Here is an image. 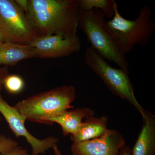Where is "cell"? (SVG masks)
Returning <instances> with one entry per match:
<instances>
[{"mask_svg":"<svg viewBox=\"0 0 155 155\" xmlns=\"http://www.w3.org/2000/svg\"><path fill=\"white\" fill-rule=\"evenodd\" d=\"M78 0H29L26 14L39 36L77 35Z\"/></svg>","mask_w":155,"mask_h":155,"instance_id":"6da1fadb","label":"cell"},{"mask_svg":"<svg viewBox=\"0 0 155 155\" xmlns=\"http://www.w3.org/2000/svg\"><path fill=\"white\" fill-rule=\"evenodd\" d=\"M78 26L86 35L91 47L106 60L113 62L129 73L128 63L116 37L108 28L101 11H78Z\"/></svg>","mask_w":155,"mask_h":155,"instance_id":"7a4b0ae2","label":"cell"},{"mask_svg":"<svg viewBox=\"0 0 155 155\" xmlns=\"http://www.w3.org/2000/svg\"><path fill=\"white\" fill-rule=\"evenodd\" d=\"M76 90L63 85L19 101L14 106L26 120L45 124V120L74 108Z\"/></svg>","mask_w":155,"mask_h":155,"instance_id":"3957f363","label":"cell"},{"mask_svg":"<svg viewBox=\"0 0 155 155\" xmlns=\"http://www.w3.org/2000/svg\"><path fill=\"white\" fill-rule=\"evenodd\" d=\"M114 17L107 21L108 28L117 40L125 54L130 52L136 45L145 46L155 30L149 6L140 10L138 17L134 20L124 18L115 4Z\"/></svg>","mask_w":155,"mask_h":155,"instance_id":"277c9868","label":"cell"},{"mask_svg":"<svg viewBox=\"0 0 155 155\" xmlns=\"http://www.w3.org/2000/svg\"><path fill=\"white\" fill-rule=\"evenodd\" d=\"M85 64L103 80L110 91L116 96L127 101L144 118L146 111L141 107L134 94V88L128 74L119 68L111 66L91 47L87 49L84 55Z\"/></svg>","mask_w":155,"mask_h":155,"instance_id":"5b68a950","label":"cell"},{"mask_svg":"<svg viewBox=\"0 0 155 155\" xmlns=\"http://www.w3.org/2000/svg\"><path fill=\"white\" fill-rule=\"evenodd\" d=\"M39 36L14 0H0V38L3 43L30 45Z\"/></svg>","mask_w":155,"mask_h":155,"instance_id":"8992f818","label":"cell"},{"mask_svg":"<svg viewBox=\"0 0 155 155\" xmlns=\"http://www.w3.org/2000/svg\"><path fill=\"white\" fill-rule=\"evenodd\" d=\"M0 113L4 117L9 127L16 137H23L31 147V155L43 154L53 149L59 142V139L54 136L40 139L34 136L25 126L26 119L14 106H11L3 98L0 93Z\"/></svg>","mask_w":155,"mask_h":155,"instance_id":"52a82bcc","label":"cell"},{"mask_svg":"<svg viewBox=\"0 0 155 155\" xmlns=\"http://www.w3.org/2000/svg\"><path fill=\"white\" fill-rule=\"evenodd\" d=\"M34 58H57L67 57L80 51L81 43L77 35L63 37L58 35L39 36L30 45Z\"/></svg>","mask_w":155,"mask_h":155,"instance_id":"ba28073f","label":"cell"},{"mask_svg":"<svg viewBox=\"0 0 155 155\" xmlns=\"http://www.w3.org/2000/svg\"><path fill=\"white\" fill-rule=\"evenodd\" d=\"M125 145L122 134L118 130L108 129L99 138L72 143L71 152L72 155H119Z\"/></svg>","mask_w":155,"mask_h":155,"instance_id":"9c48e42d","label":"cell"},{"mask_svg":"<svg viewBox=\"0 0 155 155\" xmlns=\"http://www.w3.org/2000/svg\"><path fill=\"white\" fill-rule=\"evenodd\" d=\"M94 111L90 108H77L48 118L45 122V125L57 123L61 125L63 134L65 137L75 134L79 129L83 119L94 116Z\"/></svg>","mask_w":155,"mask_h":155,"instance_id":"30bf717a","label":"cell"},{"mask_svg":"<svg viewBox=\"0 0 155 155\" xmlns=\"http://www.w3.org/2000/svg\"><path fill=\"white\" fill-rule=\"evenodd\" d=\"M143 124L133 148L132 155H155V116L146 111Z\"/></svg>","mask_w":155,"mask_h":155,"instance_id":"8fae6325","label":"cell"},{"mask_svg":"<svg viewBox=\"0 0 155 155\" xmlns=\"http://www.w3.org/2000/svg\"><path fill=\"white\" fill-rule=\"evenodd\" d=\"M108 118L106 116H94L85 119L75 134L70 135L73 143L90 140L102 136L107 132Z\"/></svg>","mask_w":155,"mask_h":155,"instance_id":"7c38bea8","label":"cell"},{"mask_svg":"<svg viewBox=\"0 0 155 155\" xmlns=\"http://www.w3.org/2000/svg\"><path fill=\"white\" fill-rule=\"evenodd\" d=\"M34 58L30 45L3 42L0 44V66H15L20 61Z\"/></svg>","mask_w":155,"mask_h":155,"instance_id":"4fadbf2b","label":"cell"},{"mask_svg":"<svg viewBox=\"0 0 155 155\" xmlns=\"http://www.w3.org/2000/svg\"><path fill=\"white\" fill-rule=\"evenodd\" d=\"M116 3L114 0H78V9L81 11L100 10L105 18L110 20L114 17Z\"/></svg>","mask_w":155,"mask_h":155,"instance_id":"5bb4252c","label":"cell"},{"mask_svg":"<svg viewBox=\"0 0 155 155\" xmlns=\"http://www.w3.org/2000/svg\"><path fill=\"white\" fill-rule=\"evenodd\" d=\"M3 86L11 94H17L23 90L25 81L21 76L16 74H9L4 81Z\"/></svg>","mask_w":155,"mask_h":155,"instance_id":"9a60e30c","label":"cell"},{"mask_svg":"<svg viewBox=\"0 0 155 155\" xmlns=\"http://www.w3.org/2000/svg\"><path fill=\"white\" fill-rule=\"evenodd\" d=\"M19 147L16 140L5 134H0V153H5L13 150Z\"/></svg>","mask_w":155,"mask_h":155,"instance_id":"2e32d148","label":"cell"},{"mask_svg":"<svg viewBox=\"0 0 155 155\" xmlns=\"http://www.w3.org/2000/svg\"><path fill=\"white\" fill-rule=\"evenodd\" d=\"M10 74L8 67H0V93L2 89L3 83L6 77Z\"/></svg>","mask_w":155,"mask_h":155,"instance_id":"e0dca14e","label":"cell"},{"mask_svg":"<svg viewBox=\"0 0 155 155\" xmlns=\"http://www.w3.org/2000/svg\"><path fill=\"white\" fill-rule=\"evenodd\" d=\"M0 155H29V154L27 149L19 146L11 152L5 153H0Z\"/></svg>","mask_w":155,"mask_h":155,"instance_id":"ac0fdd59","label":"cell"},{"mask_svg":"<svg viewBox=\"0 0 155 155\" xmlns=\"http://www.w3.org/2000/svg\"><path fill=\"white\" fill-rule=\"evenodd\" d=\"M16 5L25 14L28 12L29 8V0H14Z\"/></svg>","mask_w":155,"mask_h":155,"instance_id":"d6986e66","label":"cell"},{"mask_svg":"<svg viewBox=\"0 0 155 155\" xmlns=\"http://www.w3.org/2000/svg\"><path fill=\"white\" fill-rule=\"evenodd\" d=\"M119 155H132L131 149L125 145L119 151Z\"/></svg>","mask_w":155,"mask_h":155,"instance_id":"ffe728a7","label":"cell"},{"mask_svg":"<svg viewBox=\"0 0 155 155\" xmlns=\"http://www.w3.org/2000/svg\"><path fill=\"white\" fill-rule=\"evenodd\" d=\"M53 150H54V155H63L61 150L59 149L57 145L55 146L53 148Z\"/></svg>","mask_w":155,"mask_h":155,"instance_id":"44dd1931","label":"cell"},{"mask_svg":"<svg viewBox=\"0 0 155 155\" xmlns=\"http://www.w3.org/2000/svg\"><path fill=\"white\" fill-rule=\"evenodd\" d=\"M2 43H3L2 41V39H1V38H0V44H1Z\"/></svg>","mask_w":155,"mask_h":155,"instance_id":"7402d4cb","label":"cell"},{"mask_svg":"<svg viewBox=\"0 0 155 155\" xmlns=\"http://www.w3.org/2000/svg\"><path fill=\"white\" fill-rule=\"evenodd\" d=\"M2 117H1V116H0V122H1V121H2Z\"/></svg>","mask_w":155,"mask_h":155,"instance_id":"603a6c76","label":"cell"}]
</instances>
